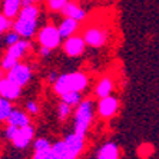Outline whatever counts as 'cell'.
<instances>
[{"label":"cell","mask_w":159,"mask_h":159,"mask_svg":"<svg viewBox=\"0 0 159 159\" xmlns=\"http://www.w3.org/2000/svg\"><path fill=\"white\" fill-rule=\"evenodd\" d=\"M19 128H16V126H11V125H7L6 126V129H4V136H6V139H9V141H13V138L16 136V133H17Z\"/></svg>","instance_id":"cell-31"},{"label":"cell","mask_w":159,"mask_h":159,"mask_svg":"<svg viewBox=\"0 0 159 159\" xmlns=\"http://www.w3.org/2000/svg\"><path fill=\"white\" fill-rule=\"evenodd\" d=\"M52 148V143L49 142V139L46 138H37L33 142V149L34 151H44V149Z\"/></svg>","instance_id":"cell-29"},{"label":"cell","mask_w":159,"mask_h":159,"mask_svg":"<svg viewBox=\"0 0 159 159\" xmlns=\"http://www.w3.org/2000/svg\"><path fill=\"white\" fill-rule=\"evenodd\" d=\"M30 48H32V44H30V42L27 40V39H20L16 44H13V46L7 48L6 55L11 56V57H15L16 60L20 62V59L26 56V53L30 50Z\"/></svg>","instance_id":"cell-14"},{"label":"cell","mask_w":159,"mask_h":159,"mask_svg":"<svg viewBox=\"0 0 159 159\" xmlns=\"http://www.w3.org/2000/svg\"><path fill=\"white\" fill-rule=\"evenodd\" d=\"M13 27V20L7 19L3 13H0V34H4L6 32L11 30Z\"/></svg>","instance_id":"cell-28"},{"label":"cell","mask_w":159,"mask_h":159,"mask_svg":"<svg viewBox=\"0 0 159 159\" xmlns=\"http://www.w3.org/2000/svg\"><path fill=\"white\" fill-rule=\"evenodd\" d=\"M57 78H59V75L56 73V72H50V73H49V76H48V82H50V83H55L56 80H57Z\"/></svg>","instance_id":"cell-33"},{"label":"cell","mask_w":159,"mask_h":159,"mask_svg":"<svg viewBox=\"0 0 159 159\" xmlns=\"http://www.w3.org/2000/svg\"><path fill=\"white\" fill-rule=\"evenodd\" d=\"M82 37L85 39L86 46H90L93 49L103 48L109 40V32L102 26H89L83 30Z\"/></svg>","instance_id":"cell-4"},{"label":"cell","mask_w":159,"mask_h":159,"mask_svg":"<svg viewBox=\"0 0 159 159\" xmlns=\"http://www.w3.org/2000/svg\"><path fill=\"white\" fill-rule=\"evenodd\" d=\"M62 48L66 56H69V57H79V56H82L83 52H85L86 43H85V39L82 36L73 34V36L65 39Z\"/></svg>","instance_id":"cell-9"},{"label":"cell","mask_w":159,"mask_h":159,"mask_svg":"<svg viewBox=\"0 0 159 159\" xmlns=\"http://www.w3.org/2000/svg\"><path fill=\"white\" fill-rule=\"evenodd\" d=\"M95 118V105L90 99H83L75 107L73 115V132L86 136L89 128Z\"/></svg>","instance_id":"cell-2"},{"label":"cell","mask_w":159,"mask_h":159,"mask_svg":"<svg viewBox=\"0 0 159 159\" xmlns=\"http://www.w3.org/2000/svg\"><path fill=\"white\" fill-rule=\"evenodd\" d=\"M119 111H120V100L115 95L102 98V99H99V102L96 105L98 116L100 119H103V120H109V119L115 118L119 113Z\"/></svg>","instance_id":"cell-5"},{"label":"cell","mask_w":159,"mask_h":159,"mask_svg":"<svg viewBox=\"0 0 159 159\" xmlns=\"http://www.w3.org/2000/svg\"><path fill=\"white\" fill-rule=\"evenodd\" d=\"M57 29H59V33H60V36H62V39L65 40L67 37H70L78 33L79 22L73 20V19H69V17H63V20L59 23Z\"/></svg>","instance_id":"cell-16"},{"label":"cell","mask_w":159,"mask_h":159,"mask_svg":"<svg viewBox=\"0 0 159 159\" xmlns=\"http://www.w3.org/2000/svg\"><path fill=\"white\" fill-rule=\"evenodd\" d=\"M72 112H73V107L69 106V105L65 103V102H60V103L57 105V118H59V120H62V122H65V120L69 119V116L72 115Z\"/></svg>","instance_id":"cell-21"},{"label":"cell","mask_w":159,"mask_h":159,"mask_svg":"<svg viewBox=\"0 0 159 159\" xmlns=\"http://www.w3.org/2000/svg\"><path fill=\"white\" fill-rule=\"evenodd\" d=\"M6 123H7V125H11V126H16V128H23V126L30 125V116L27 115L26 111L13 109Z\"/></svg>","instance_id":"cell-18"},{"label":"cell","mask_w":159,"mask_h":159,"mask_svg":"<svg viewBox=\"0 0 159 159\" xmlns=\"http://www.w3.org/2000/svg\"><path fill=\"white\" fill-rule=\"evenodd\" d=\"M67 152V159H78L82 155L86 145V136H82L76 132H72L63 139Z\"/></svg>","instance_id":"cell-7"},{"label":"cell","mask_w":159,"mask_h":159,"mask_svg":"<svg viewBox=\"0 0 159 159\" xmlns=\"http://www.w3.org/2000/svg\"><path fill=\"white\" fill-rule=\"evenodd\" d=\"M20 95H22V88L19 85H16L15 82H11L6 76L0 79V98L15 102L20 98Z\"/></svg>","instance_id":"cell-11"},{"label":"cell","mask_w":159,"mask_h":159,"mask_svg":"<svg viewBox=\"0 0 159 159\" xmlns=\"http://www.w3.org/2000/svg\"><path fill=\"white\" fill-rule=\"evenodd\" d=\"M32 76H33L32 67H30L29 63L25 62H19L13 69L6 72V78L10 79L11 82H15L20 88H25L26 85H29V82L32 80Z\"/></svg>","instance_id":"cell-6"},{"label":"cell","mask_w":159,"mask_h":159,"mask_svg":"<svg viewBox=\"0 0 159 159\" xmlns=\"http://www.w3.org/2000/svg\"><path fill=\"white\" fill-rule=\"evenodd\" d=\"M20 39H22V37H20V34H19L17 32H15L13 29L4 33V44H6L7 48H10V46H13V44H16L19 40H20Z\"/></svg>","instance_id":"cell-26"},{"label":"cell","mask_w":159,"mask_h":159,"mask_svg":"<svg viewBox=\"0 0 159 159\" xmlns=\"http://www.w3.org/2000/svg\"><path fill=\"white\" fill-rule=\"evenodd\" d=\"M13 109H15V107H13L10 100L4 99V98H0V123L7 122V119Z\"/></svg>","instance_id":"cell-19"},{"label":"cell","mask_w":159,"mask_h":159,"mask_svg":"<svg viewBox=\"0 0 159 159\" xmlns=\"http://www.w3.org/2000/svg\"><path fill=\"white\" fill-rule=\"evenodd\" d=\"M63 15V17H69V19H73V20H76V22H83L86 17H88V11L85 10L83 7H80L76 2H73V0H70L69 3L63 7V10L60 11Z\"/></svg>","instance_id":"cell-13"},{"label":"cell","mask_w":159,"mask_h":159,"mask_svg":"<svg viewBox=\"0 0 159 159\" xmlns=\"http://www.w3.org/2000/svg\"><path fill=\"white\" fill-rule=\"evenodd\" d=\"M22 2H23V4H37L42 0H22Z\"/></svg>","instance_id":"cell-34"},{"label":"cell","mask_w":159,"mask_h":159,"mask_svg":"<svg viewBox=\"0 0 159 159\" xmlns=\"http://www.w3.org/2000/svg\"><path fill=\"white\" fill-rule=\"evenodd\" d=\"M23 7V2L22 0H3L2 4V13L7 19L13 20L19 16L20 10Z\"/></svg>","instance_id":"cell-17"},{"label":"cell","mask_w":159,"mask_h":159,"mask_svg":"<svg viewBox=\"0 0 159 159\" xmlns=\"http://www.w3.org/2000/svg\"><path fill=\"white\" fill-rule=\"evenodd\" d=\"M52 151L55 153L56 159H67V152H66V146L63 141H57L55 143H52Z\"/></svg>","instance_id":"cell-22"},{"label":"cell","mask_w":159,"mask_h":159,"mask_svg":"<svg viewBox=\"0 0 159 159\" xmlns=\"http://www.w3.org/2000/svg\"><path fill=\"white\" fill-rule=\"evenodd\" d=\"M33 138H34V128L32 125H27V126H23V128H19L17 133L13 138L11 143H13L15 148L23 151V149H26L32 143Z\"/></svg>","instance_id":"cell-10"},{"label":"cell","mask_w":159,"mask_h":159,"mask_svg":"<svg viewBox=\"0 0 159 159\" xmlns=\"http://www.w3.org/2000/svg\"><path fill=\"white\" fill-rule=\"evenodd\" d=\"M70 0H46V6L50 11H62L63 7L69 3Z\"/></svg>","instance_id":"cell-24"},{"label":"cell","mask_w":159,"mask_h":159,"mask_svg":"<svg viewBox=\"0 0 159 159\" xmlns=\"http://www.w3.org/2000/svg\"><path fill=\"white\" fill-rule=\"evenodd\" d=\"M89 85V76L85 72H70L59 75L57 80L53 83V90L56 95H65L69 92H83Z\"/></svg>","instance_id":"cell-1"},{"label":"cell","mask_w":159,"mask_h":159,"mask_svg":"<svg viewBox=\"0 0 159 159\" xmlns=\"http://www.w3.org/2000/svg\"><path fill=\"white\" fill-rule=\"evenodd\" d=\"M37 26H39V20H30V19L16 17L13 20V27L11 29L17 32L22 39H32L37 33Z\"/></svg>","instance_id":"cell-8"},{"label":"cell","mask_w":159,"mask_h":159,"mask_svg":"<svg viewBox=\"0 0 159 159\" xmlns=\"http://www.w3.org/2000/svg\"><path fill=\"white\" fill-rule=\"evenodd\" d=\"M113 90H115V82H113V79L111 76H102L96 82L95 89H93V93H95V96L98 99H102V98L113 95Z\"/></svg>","instance_id":"cell-12"},{"label":"cell","mask_w":159,"mask_h":159,"mask_svg":"<svg viewBox=\"0 0 159 159\" xmlns=\"http://www.w3.org/2000/svg\"><path fill=\"white\" fill-rule=\"evenodd\" d=\"M17 63H19V60H16L15 57H11V56H9V55H4L2 62H0V67H2L3 72H9L10 69H13Z\"/></svg>","instance_id":"cell-25"},{"label":"cell","mask_w":159,"mask_h":159,"mask_svg":"<svg viewBox=\"0 0 159 159\" xmlns=\"http://www.w3.org/2000/svg\"><path fill=\"white\" fill-rule=\"evenodd\" d=\"M50 53H52V50L48 49V48H42L40 46V49H39V55H40V57H48Z\"/></svg>","instance_id":"cell-32"},{"label":"cell","mask_w":159,"mask_h":159,"mask_svg":"<svg viewBox=\"0 0 159 159\" xmlns=\"http://www.w3.org/2000/svg\"><path fill=\"white\" fill-rule=\"evenodd\" d=\"M60 99H62V102H65V103L69 105V106L76 107L82 102V100H83V98H82V93L80 92H69V93L62 95V96H60Z\"/></svg>","instance_id":"cell-20"},{"label":"cell","mask_w":159,"mask_h":159,"mask_svg":"<svg viewBox=\"0 0 159 159\" xmlns=\"http://www.w3.org/2000/svg\"><path fill=\"white\" fill-rule=\"evenodd\" d=\"M32 159H56L52 148L44 149V151H34Z\"/></svg>","instance_id":"cell-30"},{"label":"cell","mask_w":159,"mask_h":159,"mask_svg":"<svg viewBox=\"0 0 159 159\" xmlns=\"http://www.w3.org/2000/svg\"><path fill=\"white\" fill-rule=\"evenodd\" d=\"M25 111L27 112L29 116H37L39 112H40V106H39L36 100H27L25 103Z\"/></svg>","instance_id":"cell-27"},{"label":"cell","mask_w":159,"mask_h":159,"mask_svg":"<svg viewBox=\"0 0 159 159\" xmlns=\"http://www.w3.org/2000/svg\"><path fill=\"white\" fill-rule=\"evenodd\" d=\"M96 159H120V149L115 142H106L99 148Z\"/></svg>","instance_id":"cell-15"},{"label":"cell","mask_w":159,"mask_h":159,"mask_svg":"<svg viewBox=\"0 0 159 159\" xmlns=\"http://www.w3.org/2000/svg\"><path fill=\"white\" fill-rule=\"evenodd\" d=\"M153 152H155L153 145H151V143H142V145H139V146H138L136 153H138V156H139L141 159H148V158H151V156L153 155Z\"/></svg>","instance_id":"cell-23"},{"label":"cell","mask_w":159,"mask_h":159,"mask_svg":"<svg viewBox=\"0 0 159 159\" xmlns=\"http://www.w3.org/2000/svg\"><path fill=\"white\" fill-rule=\"evenodd\" d=\"M36 37L42 48H48L50 50L57 49L62 44V40H63L59 33V29L55 25H52V23L44 25L43 27H40V29L37 30Z\"/></svg>","instance_id":"cell-3"}]
</instances>
